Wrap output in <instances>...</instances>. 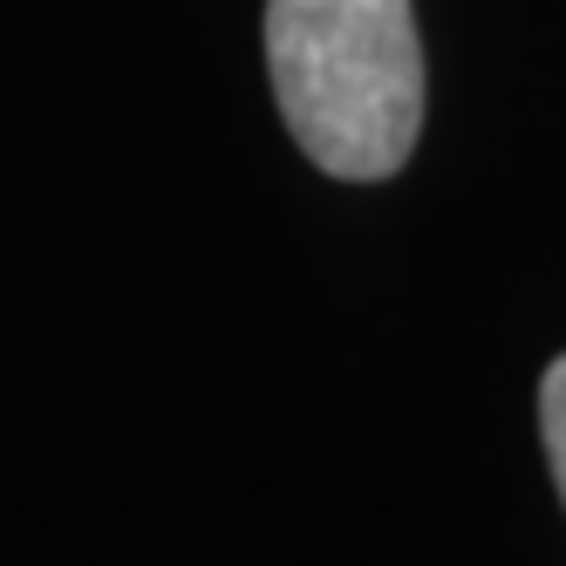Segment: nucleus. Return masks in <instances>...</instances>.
<instances>
[{
  "label": "nucleus",
  "mask_w": 566,
  "mask_h": 566,
  "mask_svg": "<svg viewBox=\"0 0 566 566\" xmlns=\"http://www.w3.org/2000/svg\"><path fill=\"white\" fill-rule=\"evenodd\" d=\"M266 69L294 144L328 178H389L423 130L410 0H266Z\"/></svg>",
  "instance_id": "obj_1"
},
{
  "label": "nucleus",
  "mask_w": 566,
  "mask_h": 566,
  "mask_svg": "<svg viewBox=\"0 0 566 566\" xmlns=\"http://www.w3.org/2000/svg\"><path fill=\"white\" fill-rule=\"evenodd\" d=\"M539 430H546V464H553V484L566 499V355L546 369L539 382Z\"/></svg>",
  "instance_id": "obj_2"
}]
</instances>
